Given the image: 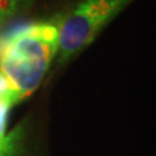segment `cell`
<instances>
[{
    "instance_id": "obj_1",
    "label": "cell",
    "mask_w": 156,
    "mask_h": 156,
    "mask_svg": "<svg viewBox=\"0 0 156 156\" xmlns=\"http://www.w3.org/2000/svg\"><path fill=\"white\" fill-rule=\"evenodd\" d=\"M60 18L26 23L0 37V74L17 104L44 80L58 53Z\"/></svg>"
},
{
    "instance_id": "obj_2",
    "label": "cell",
    "mask_w": 156,
    "mask_h": 156,
    "mask_svg": "<svg viewBox=\"0 0 156 156\" xmlns=\"http://www.w3.org/2000/svg\"><path fill=\"white\" fill-rule=\"evenodd\" d=\"M131 2L81 0L64 17H60L57 61L64 64L89 47Z\"/></svg>"
},
{
    "instance_id": "obj_3",
    "label": "cell",
    "mask_w": 156,
    "mask_h": 156,
    "mask_svg": "<svg viewBox=\"0 0 156 156\" xmlns=\"http://www.w3.org/2000/svg\"><path fill=\"white\" fill-rule=\"evenodd\" d=\"M26 135L25 122H20L0 142V156H23Z\"/></svg>"
},
{
    "instance_id": "obj_4",
    "label": "cell",
    "mask_w": 156,
    "mask_h": 156,
    "mask_svg": "<svg viewBox=\"0 0 156 156\" xmlns=\"http://www.w3.org/2000/svg\"><path fill=\"white\" fill-rule=\"evenodd\" d=\"M21 0H0V26L17 12Z\"/></svg>"
}]
</instances>
